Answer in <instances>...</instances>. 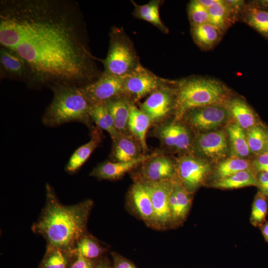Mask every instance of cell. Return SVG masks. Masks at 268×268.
Wrapping results in <instances>:
<instances>
[{
    "instance_id": "cell-1",
    "label": "cell",
    "mask_w": 268,
    "mask_h": 268,
    "mask_svg": "<svg viewBox=\"0 0 268 268\" xmlns=\"http://www.w3.org/2000/svg\"><path fill=\"white\" fill-rule=\"evenodd\" d=\"M0 44L26 62L37 88L82 87L102 74L74 0H0Z\"/></svg>"
},
{
    "instance_id": "cell-2",
    "label": "cell",
    "mask_w": 268,
    "mask_h": 268,
    "mask_svg": "<svg viewBox=\"0 0 268 268\" xmlns=\"http://www.w3.org/2000/svg\"><path fill=\"white\" fill-rule=\"evenodd\" d=\"M93 205L90 200L64 205L59 201L51 186L47 183L45 204L31 230L44 238L47 246L73 252L76 242L86 233Z\"/></svg>"
},
{
    "instance_id": "cell-3",
    "label": "cell",
    "mask_w": 268,
    "mask_h": 268,
    "mask_svg": "<svg viewBox=\"0 0 268 268\" xmlns=\"http://www.w3.org/2000/svg\"><path fill=\"white\" fill-rule=\"evenodd\" d=\"M53 99L47 107L42 122L50 127L59 126L71 122L84 124L91 129V104L81 87L59 85L51 88Z\"/></svg>"
},
{
    "instance_id": "cell-4",
    "label": "cell",
    "mask_w": 268,
    "mask_h": 268,
    "mask_svg": "<svg viewBox=\"0 0 268 268\" xmlns=\"http://www.w3.org/2000/svg\"><path fill=\"white\" fill-rule=\"evenodd\" d=\"M175 89V121L181 120L185 114L192 109L222 104L226 95V88L221 83L201 78L181 81Z\"/></svg>"
},
{
    "instance_id": "cell-5",
    "label": "cell",
    "mask_w": 268,
    "mask_h": 268,
    "mask_svg": "<svg viewBox=\"0 0 268 268\" xmlns=\"http://www.w3.org/2000/svg\"><path fill=\"white\" fill-rule=\"evenodd\" d=\"M101 61L104 67L103 72L119 76L128 74L139 65L130 39L123 30L116 27L110 33L108 52Z\"/></svg>"
},
{
    "instance_id": "cell-6",
    "label": "cell",
    "mask_w": 268,
    "mask_h": 268,
    "mask_svg": "<svg viewBox=\"0 0 268 268\" xmlns=\"http://www.w3.org/2000/svg\"><path fill=\"white\" fill-rule=\"evenodd\" d=\"M230 152L226 133L215 130L200 133L194 137L190 154L211 164L218 163L227 158Z\"/></svg>"
},
{
    "instance_id": "cell-7",
    "label": "cell",
    "mask_w": 268,
    "mask_h": 268,
    "mask_svg": "<svg viewBox=\"0 0 268 268\" xmlns=\"http://www.w3.org/2000/svg\"><path fill=\"white\" fill-rule=\"evenodd\" d=\"M177 177L191 194L205 181L212 172L211 164L192 154H185L176 160Z\"/></svg>"
},
{
    "instance_id": "cell-8",
    "label": "cell",
    "mask_w": 268,
    "mask_h": 268,
    "mask_svg": "<svg viewBox=\"0 0 268 268\" xmlns=\"http://www.w3.org/2000/svg\"><path fill=\"white\" fill-rule=\"evenodd\" d=\"M173 120L164 121L154 126L152 134L164 147L173 152L190 153L193 141L187 124Z\"/></svg>"
},
{
    "instance_id": "cell-9",
    "label": "cell",
    "mask_w": 268,
    "mask_h": 268,
    "mask_svg": "<svg viewBox=\"0 0 268 268\" xmlns=\"http://www.w3.org/2000/svg\"><path fill=\"white\" fill-rule=\"evenodd\" d=\"M123 76V96L134 103L167 83L140 64Z\"/></svg>"
},
{
    "instance_id": "cell-10",
    "label": "cell",
    "mask_w": 268,
    "mask_h": 268,
    "mask_svg": "<svg viewBox=\"0 0 268 268\" xmlns=\"http://www.w3.org/2000/svg\"><path fill=\"white\" fill-rule=\"evenodd\" d=\"M176 106L175 89L166 83L151 93L140 104V109L150 118L151 126L167 121Z\"/></svg>"
},
{
    "instance_id": "cell-11",
    "label": "cell",
    "mask_w": 268,
    "mask_h": 268,
    "mask_svg": "<svg viewBox=\"0 0 268 268\" xmlns=\"http://www.w3.org/2000/svg\"><path fill=\"white\" fill-rule=\"evenodd\" d=\"M230 115L222 104H213L192 109L182 120L191 128L207 133L215 131L228 119Z\"/></svg>"
},
{
    "instance_id": "cell-12",
    "label": "cell",
    "mask_w": 268,
    "mask_h": 268,
    "mask_svg": "<svg viewBox=\"0 0 268 268\" xmlns=\"http://www.w3.org/2000/svg\"><path fill=\"white\" fill-rule=\"evenodd\" d=\"M177 179L142 183L150 196L154 210L153 225L157 228H165L172 222L169 199Z\"/></svg>"
},
{
    "instance_id": "cell-13",
    "label": "cell",
    "mask_w": 268,
    "mask_h": 268,
    "mask_svg": "<svg viewBox=\"0 0 268 268\" xmlns=\"http://www.w3.org/2000/svg\"><path fill=\"white\" fill-rule=\"evenodd\" d=\"M81 87L92 106L104 104L124 95V78L103 72L96 80Z\"/></svg>"
},
{
    "instance_id": "cell-14",
    "label": "cell",
    "mask_w": 268,
    "mask_h": 268,
    "mask_svg": "<svg viewBox=\"0 0 268 268\" xmlns=\"http://www.w3.org/2000/svg\"><path fill=\"white\" fill-rule=\"evenodd\" d=\"M0 71L1 78L21 81L30 88H37L33 74L26 62L14 52L1 46Z\"/></svg>"
},
{
    "instance_id": "cell-15",
    "label": "cell",
    "mask_w": 268,
    "mask_h": 268,
    "mask_svg": "<svg viewBox=\"0 0 268 268\" xmlns=\"http://www.w3.org/2000/svg\"><path fill=\"white\" fill-rule=\"evenodd\" d=\"M135 181L155 182L177 177L176 160L160 152L139 166Z\"/></svg>"
},
{
    "instance_id": "cell-16",
    "label": "cell",
    "mask_w": 268,
    "mask_h": 268,
    "mask_svg": "<svg viewBox=\"0 0 268 268\" xmlns=\"http://www.w3.org/2000/svg\"><path fill=\"white\" fill-rule=\"evenodd\" d=\"M160 152L156 151L149 154H144L135 159L127 162L106 161L95 167L90 172V176L99 180H118L126 173L139 166L147 159Z\"/></svg>"
},
{
    "instance_id": "cell-17",
    "label": "cell",
    "mask_w": 268,
    "mask_h": 268,
    "mask_svg": "<svg viewBox=\"0 0 268 268\" xmlns=\"http://www.w3.org/2000/svg\"><path fill=\"white\" fill-rule=\"evenodd\" d=\"M143 154L140 142L131 134H120L113 140L111 156L115 162L132 161Z\"/></svg>"
},
{
    "instance_id": "cell-18",
    "label": "cell",
    "mask_w": 268,
    "mask_h": 268,
    "mask_svg": "<svg viewBox=\"0 0 268 268\" xmlns=\"http://www.w3.org/2000/svg\"><path fill=\"white\" fill-rule=\"evenodd\" d=\"M191 194L177 178L169 199L172 222L180 223L185 218L192 203Z\"/></svg>"
},
{
    "instance_id": "cell-19",
    "label": "cell",
    "mask_w": 268,
    "mask_h": 268,
    "mask_svg": "<svg viewBox=\"0 0 268 268\" xmlns=\"http://www.w3.org/2000/svg\"><path fill=\"white\" fill-rule=\"evenodd\" d=\"M130 195L138 215L146 223L153 224L154 210L150 195L145 185L135 181L130 189Z\"/></svg>"
},
{
    "instance_id": "cell-20",
    "label": "cell",
    "mask_w": 268,
    "mask_h": 268,
    "mask_svg": "<svg viewBox=\"0 0 268 268\" xmlns=\"http://www.w3.org/2000/svg\"><path fill=\"white\" fill-rule=\"evenodd\" d=\"M91 130L90 140L78 148L70 156L65 168L68 173H74L78 170L101 142V129L93 127Z\"/></svg>"
},
{
    "instance_id": "cell-21",
    "label": "cell",
    "mask_w": 268,
    "mask_h": 268,
    "mask_svg": "<svg viewBox=\"0 0 268 268\" xmlns=\"http://www.w3.org/2000/svg\"><path fill=\"white\" fill-rule=\"evenodd\" d=\"M151 126V122L148 116L132 102L128 122L129 131L140 142L143 154H145L148 150L146 137L148 130Z\"/></svg>"
},
{
    "instance_id": "cell-22",
    "label": "cell",
    "mask_w": 268,
    "mask_h": 268,
    "mask_svg": "<svg viewBox=\"0 0 268 268\" xmlns=\"http://www.w3.org/2000/svg\"><path fill=\"white\" fill-rule=\"evenodd\" d=\"M132 102L124 96L109 100L104 103L112 116L116 130L120 134H130L128 122Z\"/></svg>"
},
{
    "instance_id": "cell-23",
    "label": "cell",
    "mask_w": 268,
    "mask_h": 268,
    "mask_svg": "<svg viewBox=\"0 0 268 268\" xmlns=\"http://www.w3.org/2000/svg\"><path fill=\"white\" fill-rule=\"evenodd\" d=\"M229 115L245 131L260 124L258 118L254 111L243 100L234 98L226 105Z\"/></svg>"
},
{
    "instance_id": "cell-24",
    "label": "cell",
    "mask_w": 268,
    "mask_h": 268,
    "mask_svg": "<svg viewBox=\"0 0 268 268\" xmlns=\"http://www.w3.org/2000/svg\"><path fill=\"white\" fill-rule=\"evenodd\" d=\"M231 157L247 159L252 154L249 147L246 131L234 122L226 129Z\"/></svg>"
},
{
    "instance_id": "cell-25",
    "label": "cell",
    "mask_w": 268,
    "mask_h": 268,
    "mask_svg": "<svg viewBox=\"0 0 268 268\" xmlns=\"http://www.w3.org/2000/svg\"><path fill=\"white\" fill-rule=\"evenodd\" d=\"M245 170H250L255 172L253 168L252 161L248 159L231 157L218 163L213 172V176L216 181Z\"/></svg>"
},
{
    "instance_id": "cell-26",
    "label": "cell",
    "mask_w": 268,
    "mask_h": 268,
    "mask_svg": "<svg viewBox=\"0 0 268 268\" xmlns=\"http://www.w3.org/2000/svg\"><path fill=\"white\" fill-rule=\"evenodd\" d=\"M257 186V174L250 170L237 172L227 178L214 181L211 184L212 187L221 189H233Z\"/></svg>"
},
{
    "instance_id": "cell-27",
    "label": "cell",
    "mask_w": 268,
    "mask_h": 268,
    "mask_svg": "<svg viewBox=\"0 0 268 268\" xmlns=\"http://www.w3.org/2000/svg\"><path fill=\"white\" fill-rule=\"evenodd\" d=\"M90 117L98 128L110 134L112 140L120 134L116 130L113 119L104 104L92 106Z\"/></svg>"
},
{
    "instance_id": "cell-28",
    "label": "cell",
    "mask_w": 268,
    "mask_h": 268,
    "mask_svg": "<svg viewBox=\"0 0 268 268\" xmlns=\"http://www.w3.org/2000/svg\"><path fill=\"white\" fill-rule=\"evenodd\" d=\"M133 3L135 7L134 12L135 16L151 23L164 32L167 31L160 18L159 10L161 1L151 0L143 5Z\"/></svg>"
},
{
    "instance_id": "cell-29",
    "label": "cell",
    "mask_w": 268,
    "mask_h": 268,
    "mask_svg": "<svg viewBox=\"0 0 268 268\" xmlns=\"http://www.w3.org/2000/svg\"><path fill=\"white\" fill-rule=\"evenodd\" d=\"M248 144L251 153L257 156L264 153L268 142V130L262 124L246 131Z\"/></svg>"
},
{
    "instance_id": "cell-30",
    "label": "cell",
    "mask_w": 268,
    "mask_h": 268,
    "mask_svg": "<svg viewBox=\"0 0 268 268\" xmlns=\"http://www.w3.org/2000/svg\"><path fill=\"white\" fill-rule=\"evenodd\" d=\"M192 33L195 40L201 47H212L220 38V31L209 23L193 26Z\"/></svg>"
},
{
    "instance_id": "cell-31",
    "label": "cell",
    "mask_w": 268,
    "mask_h": 268,
    "mask_svg": "<svg viewBox=\"0 0 268 268\" xmlns=\"http://www.w3.org/2000/svg\"><path fill=\"white\" fill-rule=\"evenodd\" d=\"M74 253L53 247L47 246L42 262V268H67Z\"/></svg>"
},
{
    "instance_id": "cell-32",
    "label": "cell",
    "mask_w": 268,
    "mask_h": 268,
    "mask_svg": "<svg viewBox=\"0 0 268 268\" xmlns=\"http://www.w3.org/2000/svg\"><path fill=\"white\" fill-rule=\"evenodd\" d=\"M104 251L95 238L85 233L76 242L73 253L91 260L99 257Z\"/></svg>"
},
{
    "instance_id": "cell-33",
    "label": "cell",
    "mask_w": 268,
    "mask_h": 268,
    "mask_svg": "<svg viewBox=\"0 0 268 268\" xmlns=\"http://www.w3.org/2000/svg\"><path fill=\"white\" fill-rule=\"evenodd\" d=\"M268 213V199L258 191L252 206L250 222L255 227H260L266 221Z\"/></svg>"
},
{
    "instance_id": "cell-34",
    "label": "cell",
    "mask_w": 268,
    "mask_h": 268,
    "mask_svg": "<svg viewBox=\"0 0 268 268\" xmlns=\"http://www.w3.org/2000/svg\"><path fill=\"white\" fill-rule=\"evenodd\" d=\"M209 22L220 31L226 26L228 19L230 9L227 2L218 0L211 6L207 8Z\"/></svg>"
},
{
    "instance_id": "cell-35",
    "label": "cell",
    "mask_w": 268,
    "mask_h": 268,
    "mask_svg": "<svg viewBox=\"0 0 268 268\" xmlns=\"http://www.w3.org/2000/svg\"><path fill=\"white\" fill-rule=\"evenodd\" d=\"M189 15L193 26L208 23V9L199 0L191 1L188 7Z\"/></svg>"
},
{
    "instance_id": "cell-36",
    "label": "cell",
    "mask_w": 268,
    "mask_h": 268,
    "mask_svg": "<svg viewBox=\"0 0 268 268\" xmlns=\"http://www.w3.org/2000/svg\"><path fill=\"white\" fill-rule=\"evenodd\" d=\"M268 22V11L259 7L252 8L248 16V22L259 32Z\"/></svg>"
},
{
    "instance_id": "cell-37",
    "label": "cell",
    "mask_w": 268,
    "mask_h": 268,
    "mask_svg": "<svg viewBox=\"0 0 268 268\" xmlns=\"http://www.w3.org/2000/svg\"><path fill=\"white\" fill-rule=\"evenodd\" d=\"M252 164L257 174L261 171L268 172V155L263 153L256 156L252 160Z\"/></svg>"
},
{
    "instance_id": "cell-38",
    "label": "cell",
    "mask_w": 268,
    "mask_h": 268,
    "mask_svg": "<svg viewBox=\"0 0 268 268\" xmlns=\"http://www.w3.org/2000/svg\"><path fill=\"white\" fill-rule=\"evenodd\" d=\"M74 258L68 268H94L91 260L75 253Z\"/></svg>"
},
{
    "instance_id": "cell-39",
    "label": "cell",
    "mask_w": 268,
    "mask_h": 268,
    "mask_svg": "<svg viewBox=\"0 0 268 268\" xmlns=\"http://www.w3.org/2000/svg\"><path fill=\"white\" fill-rule=\"evenodd\" d=\"M257 187L262 194L268 199V172L261 171L257 174Z\"/></svg>"
},
{
    "instance_id": "cell-40",
    "label": "cell",
    "mask_w": 268,
    "mask_h": 268,
    "mask_svg": "<svg viewBox=\"0 0 268 268\" xmlns=\"http://www.w3.org/2000/svg\"><path fill=\"white\" fill-rule=\"evenodd\" d=\"M115 268H135L131 263L118 257H115Z\"/></svg>"
},
{
    "instance_id": "cell-41",
    "label": "cell",
    "mask_w": 268,
    "mask_h": 268,
    "mask_svg": "<svg viewBox=\"0 0 268 268\" xmlns=\"http://www.w3.org/2000/svg\"><path fill=\"white\" fill-rule=\"evenodd\" d=\"M260 228L265 241L268 243V221H266Z\"/></svg>"
},
{
    "instance_id": "cell-42",
    "label": "cell",
    "mask_w": 268,
    "mask_h": 268,
    "mask_svg": "<svg viewBox=\"0 0 268 268\" xmlns=\"http://www.w3.org/2000/svg\"><path fill=\"white\" fill-rule=\"evenodd\" d=\"M218 0H201L200 2L207 8L217 1Z\"/></svg>"
},
{
    "instance_id": "cell-43",
    "label": "cell",
    "mask_w": 268,
    "mask_h": 268,
    "mask_svg": "<svg viewBox=\"0 0 268 268\" xmlns=\"http://www.w3.org/2000/svg\"><path fill=\"white\" fill-rule=\"evenodd\" d=\"M94 268H109V267L105 262H100Z\"/></svg>"
},
{
    "instance_id": "cell-44",
    "label": "cell",
    "mask_w": 268,
    "mask_h": 268,
    "mask_svg": "<svg viewBox=\"0 0 268 268\" xmlns=\"http://www.w3.org/2000/svg\"><path fill=\"white\" fill-rule=\"evenodd\" d=\"M264 153H266V154L268 155V142L267 145L266 146Z\"/></svg>"
}]
</instances>
